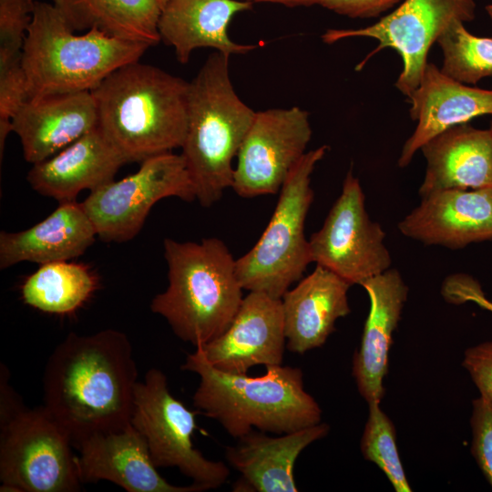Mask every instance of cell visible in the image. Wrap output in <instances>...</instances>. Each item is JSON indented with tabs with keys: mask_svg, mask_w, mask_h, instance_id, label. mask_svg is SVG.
I'll use <instances>...</instances> for the list:
<instances>
[{
	"mask_svg": "<svg viewBox=\"0 0 492 492\" xmlns=\"http://www.w3.org/2000/svg\"><path fill=\"white\" fill-rule=\"evenodd\" d=\"M138 370L128 335L105 329L68 333L49 356L44 406L77 447L87 437L128 427Z\"/></svg>",
	"mask_w": 492,
	"mask_h": 492,
	"instance_id": "obj_1",
	"label": "cell"
},
{
	"mask_svg": "<svg viewBox=\"0 0 492 492\" xmlns=\"http://www.w3.org/2000/svg\"><path fill=\"white\" fill-rule=\"evenodd\" d=\"M97 128L128 162L181 148L188 127L189 82L136 61L91 90Z\"/></svg>",
	"mask_w": 492,
	"mask_h": 492,
	"instance_id": "obj_2",
	"label": "cell"
},
{
	"mask_svg": "<svg viewBox=\"0 0 492 492\" xmlns=\"http://www.w3.org/2000/svg\"><path fill=\"white\" fill-rule=\"evenodd\" d=\"M181 369L200 377L194 406L234 438L254 428L282 435L321 423L322 409L305 391L298 367L267 366L261 376L229 374L212 366L197 346Z\"/></svg>",
	"mask_w": 492,
	"mask_h": 492,
	"instance_id": "obj_3",
	"label": "cell"
},
{
	"mask_svg": "<svg viewBox=\"0 0 492 492\" xmlns=\"http://www.w3.org/2000/svg\"><path fill=\"white\" fill-rule=\"evenodd\" d=\"M163 248L169 285L152 299L150 309L179 339L204 345L229 327L243 300L236 260L218 238L201 242L167 238Z\"/></svg>",
	"mask_w": 492,
	"mask_h": 492,
	"instance_id": "obj_4",
	"label": "cell"
},
{
	"mask_svg": "<svg viewBox=\"0 0 492 492\" xmlns=\"http://www.w3.org/2000/svg\"><path fill=\"white\" fill-rule=\"evenodd\" d=\"M230 56L215 51L189 82L188 127L181 155L196 200L210 207L232 186L234 167L256 111L237 95L229 71Z\"/></svg>",
	"mask_w": 492,
	"mask_h": 492,
	"instance_id": "obj_5",
	"label": "cell"
},
{
	"mask_svg": "<svg viewBox=\"0 0 492 492\" xmlns=\"http://www.w3.org/2000/svg\"><path fill=\"white\" fill-rule=\"evenodd\" d=\"M149 47L97 29L77 34L53 4L36 1L22 51L29 98L91 91Z\"/></svg>",
	"mask_w": 492,
	"mask_h": 492,
	"instance_id": "obj_6",
	"label": "cell"
},
{
	"mask_svg": "<svg viewBox=\"0 0 492 492\" xmlns=\"http://www.w3.org/2000/svg\"><path fill=\"white\" fill-rule=\"evenodd\" d=\"M327 149L323 145L307 151L292 168L263 233L236 260V273L243 290L282 299L312 262L309 240L304 235L305 219L313 200L311 175Z\"/></svg>",
	"mask_w": 492,
	"mask_h": 492,
	"instance_id": "obj_7",
	"label": "cell"
},
{
	"mask_svg": "<svg viewBox=\"0 0 492 492\" xmlns=\"http://www.w3.org/2000/svg\"><path fill=\"white\" fill-rule=\"evenodd\" d=\"M0 429L1 491L79 490L72 441L44 405L24 408Z\"/></svg>",
	"mask_w": 492,
	"mask_h": 492,
	"instance_id": "obj_8",
	"label": "cell"
},
{
	"mask_svg": "<svg viewBox=\"0 0 492 492\" xmlns=\"http://www.w3.org/2000/svg\"><path fill=\"white\" fill-rule=\"evenodd\" d=\"M196 415L170 394L159 369H149L144 382L137 383L130 424L146 440L155 466L176 467L204 491L215 489L227 481L230 469L194 447Z\"/></svg>",
	"mask_w": 492,
	"mask_h": 492,
	"instance_id": "obj_9",
	"label": "cell"
},
{
	"mask_svg": "<svg viewBox=\"0 0 492 492\" xmlns=\"http://www.w3.org/2000/svg\"><path fill=\"white\" fill-rule=\"evenodd\" d=\"M168 197L196 200L182 155L171 151L144 159L136 172L90 191L81 204L100 240L125 242L138 234L151 208Z\"/></svg>",
	"mask_w": 492,
	"mask_h": 492,
	"instance_id": "obj_10",
	"label": "cell"
},
{
	"mask_svg": "<svg viewBox=\"0 0 492 492\" xmlns=\"http://www.w3.org/2000/svg\"><path fill=\"white\" fill-rule=\"evenodd\" d=\"M475 16V0H403L394 11L369 26L328 29L322 39L333 44L349 37L374 38L379 44L367 58L384 48L396 50L402 57L403 70L395 86L408 97L419 84L432 45L454 22H470Z\"/></svg>",
	"mask_w": 492,
	"mask_h": 492,
	"instance_id": "obj_11",
	"label": "cell"
},
{
	"mask_svg": "<svg viewBox=\"0 0 492 492\" xmlns=\"http://www.w3.org/2000/svg\"><path fill=\"white\" fill-rule=\"evenodd\" d=\"M384 236L380 224L370 220L360 182L349 171L323 227L309 240L312 262L351 285L361 284L390 269Z\"/></svg>",
	"mask_w": 492,
	"mask_h": 492,
	"instance_id": "obj_12",
	"label": "cell"
},
{
	"mask_svg": "<svg viewBox=\"0 0 492 492\" xmlns=\"http://www.w3.org/2000/svg\"><path fill=\"white\" fill-rule=\"evenodd\" d=\"M311 137L309 114L299 107L256 112L237 155L231 188L244 198L276 194Z\"/></svg>",
	"mask_w": 492,
	"mask_h": 492,
	"instance_id": "obj_13",
	"label": "cell"
},
{
	"mask_svg": "<svg viewBox=\"0 0 492 492\" xmlns=\"http://www.w3.org/2000/svg\"><path fill=\"white\" fill-rule=\"evenodd\" d=\"M286 338L282 299L250 292L229 327L210 343L200 345L215 368L248 374L257 365H280Z\"/></svg>",
	"mask_w": 492,
	"mask_h": 492,
	"instance_id": "obj_14",
	"label": "cell"
},
{
	"mask_svg": "<svg viewBox=\"0 0 492 492\" xmlns=\"http://www.w3.org/2000/svg\"><path fill=\"white\" fill-rule=\"evenodd\" d=\"M398 228L413 240L450 249L492 240V187L444 190L423 196Z\"/></svg>",
	"mask_w": 492,
	"mask_h": 492,
	"instance_id": "obj_15",
	"label": "cell"
},
{
	"mask_svg": "<svg viewBox=\"0 0 492 492\" xmlns=\"http://www.w3.org/2000/svg\"><path fill=\"white\" fill-rule=\"evenodd\" d=\"M76 448L82 483L110 481L128 492H202L192 483L176 486L162 477L144 437L131 425L120 431L95 434Z\"/></svg>",
	"mask_w": 492,
	"mask_h": 492,
	"instance_id": "obj_16",
	"label": "cell"
},
{
	"mask_svg": "<svg viewBox=\"0 0 492 492\" xmlns=\"http://www.w3.org/2000/svg\"><path fill=\"white\" fill-rule=\"evenodd\" d=\"M408 98L411 118L417 125L402 149L400 167L407 166L423 145L446 129L492 115V89L461 83L429 62Z\"/></svg>",
	"mask_w": 492,
	"mask_h": 492,
	"instance_id": "obj_17",
	"label": "cell"
},
{
	"mask_svg": "<svg viewBox=\"0 0 492 492\" xmlns=\"http://www.w3.org/2000/svg\"><path fill=\"white\" fill-rule=\"evenodd\" d=\"M97 126L91 91L30 97L12 118L25 159L36 164L56 154Z\"/></svg>",
	"mask_w": 492,
	"mask_h": 492,
	"instance_id": "obj_18",
	"label": "cell"
},
{
	"mask_svg": "<svg viewBox=\"0 0 492 492\" xmlns=\"http://www.w3.org/2000/svg\"><path fill=\"white\" fill-rule=\"evenodd\" d=\"M330 427L319 423L280 436L251 431L226 448L230 466L241 474L237 492H295L294 465L312 443L324 437Z\"/></svg>",
	"mask_w": 492,
	"mask_h": 492,
	"instance_id": "obj_19",
	"label": "cell"
},
{
	"mask_svg": "<svg viewBox=\"0 0 492 492\" xmlns=\"http://www.w3.org/2000/svg\"><path fill=\"white\" fill-rule=\"evenodd\" d=\"M367 292L370 310L359 349L353 361V375L360 395L369 404L384 395L388 353L408 288L395 269L371 277L360 284Z\"/></svg>",
	"mask_w": 492,
	"mask_h": 492,
	"instance_id": "obj_20",
	"label": "cell"
},
{
	"mask_svg": "<svg viewBox=\"0 0 492 492\" xmlns=\"http://www.w3.org/2000/svg\"><path fill=\"white\" fill-rule=\"evenodd\" d=\"M128 161L97 128L52 157L34 164L26 179L37 193L60 203L76 200L114 179Z\"/></svg>",
	"mask_w": 492,
	"mask_h": 492,
	"instance_id": "obj_21",
	"label": "cell"
},
{
	"mask_svg": "<svg viewBox=\"0 0 492 492\" xmlns=\"http://www.w3.org/2000/svg\"><path fill=\"white\" fill-rule=\"evenodd\" d=\"M351 284L317 265L282 297L286 347L302 354L321 347L334 331L337 319L350 313Z\"/></svg>",
	"mask_w": 492,
	"mask_h": 492,
	"instance_id": "obj_22",
	"label": "cell"
},
{
	"mask_svg": "<svg viewBox=\"0 0 492 492\" xmlns=\"http://www.w3.org/2000/svg\"><path fill=\"white\" fill-rule=\"evenodd\" d=\"M426 159L421 197L444 190L492 187V132L460 124L420 149Z\"/></svg>",
	"mask_w": 492,
	"mask_h": 492,
	"instance_id": "obj_23",
	"label": "cell"
},
{
	"mask_svg": "<svg viewBox=\"0 0 492 492\" xmlns=\"http://www.w3.org/2000/svg\"><path fill=\"white\" fill-rule=\"evenodd\" d=\"M251 8L252 3L240 0H168L159 19L160 39L174 48L181 64L198 48L228 56L246 54L258 46L233 42L228 26L236 14Z\"/></svg>",
	"mask_w": 492,
	"mask_h": 492,
	"instance_id": "obj_24",
	"label": "cell"
},
{
	"mask_svg": "<svg viewBox=\"0 0 492 492\" xmlns=\"http://www.w3.org/2000/svg\"><path fill=\"white\" fill-rule=\"evenodd\" d=\"M97 232L81 202H62L29 229L0 232V268L22 261L44 264L70 261L82 255Z\"/></svg>",
	"mask_w": 492,
	"mask_h": 492,
	"instance_id": "obj_25",
	"label": "cell"
},
{
	"mask_svg": "<svg viewBox=\"0 0 492 492\" xmlns=\"http://www.w3.org/2000/svg\"><path fill=\"white\" fill-rule=\"evenodd\" d=\"M53 5L76 32L97 29L149 46L161 40L157 0H53Z\"/></svg>",
	"mask_w": 492,
	"mask_h": 492,
	"instance_id": "obj_26",
	"label": "cell"
},
{
	"mask_svg": "<svg viewBox=\"0 0 492 492\" xmlns=\"http://www.w3.org/2000/svg\"><path fill=\"white\" fill-rule=\"evenodd\" d=\"M97 288V277L86 265L62 261L40 264L25 280L21 293L26 304L64 315L75 313Z\"/></svg>",
	"mask_w": 492,
	"mask_h": 492,
	"instance_id": "obj_27",
	"label": "cell"
},
{
	"mask_svg": "<svg viewBox=\"0 0 492 492\" xmlns=\"http://www.w3.org/2000/svg\"><path fill=\"white\" fill-rule=\"evenodd\" d=\"M436 42L443 53L440 69L448 77L466 85L492 77V37L472 35L456 21Z\"/></svg>",
	"mask_w": 492,
	"mask_h": 492,
	"instance_id": "obj_28",
	"label": "cell"
},
{
	"mask_svg": "<svg viewBox=\"0 0 492 492\" xmlns=\"http://www.w3.org/2000/svg\"><path fill=\"white\" fill-rule=\"evenodd\" d=\"M368 405V419L361 439L363 456L384 473L396 492H410L396 446L394 424L380 408V403L372 402Z\"/></svg>",
	"mask_w": 492,
	"mask_h": 492,
	"instance_id": "obj_29",
	"label": "cell"
},
{
	"mask_svg": "<svg viewBox=\"0 0 492 492\" xmlns=\"http://www.w3.org/2000/svg\"><path fill=\"white\" fill-rule=\"evenodd\" d=\"M36 1L0 0V65L22 58Z\"/></svg>",
	"mask_w": 492,
	"mask_h": 492,
	"instance_id": "obj_30",
	"label": "cell"
},
{
	"mask_svg": "<svg viewBox=\"0 0 492 492\" xmlns=\"http://www.w3.org/2000/svg\"><path fill=\"white\" fill-rule=\"evenodd\" d=\"M29 98L22 59L0 65V156L12 130V118Z\"/></svg>",
	"mask_w": 492,
	"mask_h": 492,
	"instance_id": "obj_31",
	"label": "cell"
},
{
	"mask_svg": "<svg viewBox=\"0 0 492 492\" xmlns=\"http://www.w3.org/2000/svg\"><path fill=\"white\" fill-rule=\"evenodd\" d=\"M472 406L471 453L492 487V398L480 395Z\"/></svg>",
	"mask_w": 492,
	"mask_h": 492,
	"instance_id": "obj_32",
	"label": "cell"
},
{
	"mask_svg": "<svg viewBox=\"0 0 492 492\" xmlns=\"http://www.w3.org/2000/svg\"><path fill=\"white\" fill-rule=\"evenodd\" d=\"M462 364L480 395L492 398V341L466 349Z\"/></svg>",
	"mask_w": 492,
	"mask_h": 492,
	"instance_id": "obj_33",
	"label": "cell"
},
{
	"mask_svg": "<svg viewBox=\"0 0 492 492\" xmlns=\"http://www.w3.org/2000/svg\"><path fill=\"white\" fill-rule=\"evenodd\" d=\"M444 298L452 303L473 302L492 313V302L487 299L479 283L467 275H453L444 282Z\"/></svg>",
	"mask_w": 492,
	"mask_h": 492,
	"instance_id": "obj_34",
	"label": "cell"
},
{
	"mask_svg": "<svg viewBox=\"0 0 492 492\" xmlns=\"http://www.w3.org/2000/svg\"><path fill=\"white\" fill-rule=\"evenodd\" d=\"M403 0H321L320 5L351 18L377 17Z\"/></svg>",
	"mask_w": 492,
	"mask_h": 492,
	"instance_id": "obj_35",
	"label": "cell"
},
{
	"mask_svg": "<svg viewBox=\"0 0 492 492\" xmlns=\"http://www.w3.org/2000/svg\"><path fill=\"white\" fill-rule=\"evenodd\" d=\"M6 370H3L1 365V379H0V389H1V413H0V425H3L8 422L15 415L21 412L26 408L20 401L16 394L13 391L12 387L9 385L6 377Z\"/></svg>",
	"mask_w": 492,
	"mask_h": 492,
	"instance_id": "obj_36",
	"label": "cell"
},
{
	"mask_svg": "<svg viewBox=\"0 0 492 492\" xmlns=\"http://www.w3.org/2000/svg\"><path fill=\"white\" fill-rule=\"evenodd\" d=\"M244 2H269L274 4L283 5L288 7L294 6H310L313 5H319L321 0H240Z\"/></svg>",
	"mask_w": 492,
	"mask_h": 492,
	"instance_id": "obj_37",
	"label": "cell"
},
{
	"mask_svg": "<svg viewBox=\"0 0 492 492\" xmlns=\"http://www.w3.org/2000/svg\"><path fill=\"white\" fill-rule=\"evenodd\" d=\"M487 13L492 20V4L486 6Z\"/></svg>",
	"mask_w": 492,
	"mask_h": 492,
	"instance_id": "obj_38",
	"label": "cell"
},
{
	"mask_svg": "<svg viewBox=\"0 0 492 492\" xmlns=\"http://www.w3.org/2000/svg\"><path fill=\"white\" fill-rule=\"evenodd\" d=\"M157 1H158L159 5V6H160L161 8H162V7L165 5V4L168 2V0H157Z\"/></svg>",
	"mask_w": 492,
	"mask_h": 492,
	"instance_id": "obj_39",
	"label": "cell"
},
{
	"mask_svg": "<svg viewBox=\"0 0 492 492\" xmlns=\"http://www.w3.org/2000/svg\"><path fill=\"white\" fill-rule=\"evenodd\" d=\"M489 129H490V130H491V132H492V122H491V125H490V128H489Z\"/></svg>",
	"mask_w": 492,
	"mask_h": 492,
	"instance_id": "obj_40",
	"label": "cell"
}]
</instances>
